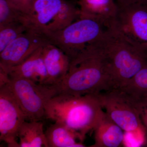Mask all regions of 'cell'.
I'll list each match as a JSON object with an SVG mask.
<instances>
[{
	"label": "cell",
	"instance_id": "cell-1",
	"mask_svg": "<svg viewBox=\"0 0 147 147\" xmlns=\"http://www.w3.org/2000/svg\"><path fill=\"white\" fill-rule=\"evenodd\" d=\"M96 42L70 60L65 77L57 86L59 94L81 96L115 89L107 61Z\"/></svg>",
	"mask_w": 147,
	"mask_h": 147
},
{
	"label": "cell",
	"instance_id": "cell-2",
	"mask_svg": "<svg viewBox=\"0 0 147 147\" xmlns=\"http://www.w3.org/2000/svg\"><path fill=\"white\" fill-rule=\"evenodd\" d=\"M102 110L98 94L75 96L60 93L47 102L45 117L69 129L82 143L94 129Z\"/></svg>",
	"mask_w": 147,
	"mask_h": 147
},
{
	"label": "cell",
	"instance_id": "cell-3",
	"mask_svg": "<svg viewBox=\"0 0 147 147\" xmlns=\"http://www.w3.org/2000/svg\"><path fill=\"white\" fill-rule=\"evenodd\" d=\"M96 43L107 61L115 88L123 86L147 63V52L137 48L112 27Z\"/></svg>",
	"mask_w": 147,
	"mask_h": 147
},
{
	"label": "cell",
	"instance_id": "cell-4",
	"mask_svg": "<svg viewBox=\"0 0 147 147\" xmlns=\"http://www.w3.org/2000/svg\"><path fill=\"white\" fill-rule=\"evenodd\" d=\"M102 109L124 131L135 135L141 145L147 141V133L131 97L119 88L98 94Z\"/></svg>",
	"mask_w": 147,
	"mask_h": 147
},
{
	"label": "cell",
	"instance_id": "cell-5",
	"mask_svg": "<svg viewBox=\"0 0 147 147\" xmlns=\"http://www.w3.org/2000/svg\"><path fill=\"white\" fill-rule=\"evenodd\" d=\"M106 27L99 21L79 18L61 30L45 33L52 44L57 46L70 60L102 36Z\"/></svg>",
	"mask_w": 147,
	"mask_h": 147
},
{
	"label": "cell",
	"instance_id": "cell-6",
	"mask_svg": "<svg viewBox=\"0 0 147 147\" xmlns=\"http://www.w3.org/2000/svg\"><path fill=\"white\" fill-rule=\"evenodd\" d=\"M6 84L16 98L27 121H40L45 117L47 102L59 94L56 85L41 84L24 78H10Z\"/></svg>",
	"mask_w": 147,
	"mask_h": 147
},
{
	"label": "cell",
	"instance_id": "cell-7",
	"mask_svg": "<svg viewBox=\"0 0 147 147\" xmlns=\"http://www.w3.org/2000/svg\"><path fill=\"white\" fill-rule=\"evenodd\" d=\"M110 26L135 47L147 52V3L118 6Z\"/></svg>",
	"mask_w": 147,
	"mask_h": 147
},
{
	"label": "cell",
	"instance_id": "cell-8",
	"mask_svg": "<svg viewBox=\"0 0 147 147\" xmlns=\"http://www.w3.org/2000/svg\"><path fill=\"white\" fill-rule=\"evenodd\" d=\"M26 117L8 86L0 87V140L9 147H19V129Z\"/></svg>",
	"mask_w": 147,
	"mask_h": 147
},
{
	"label": "cell",
	"instance_id": "cell-9",
	"mask_svg": "<svg viewBox=\"0 0 147 147\" xmlns=\"http://www.w3.org/2000/svg\"><path fill=\"white\" fill-rule=\"evenodd\" d=\"M50 43L44 33L28 30L0 53V68L7 73L11 67L21 63L38 48Z\"/></svg>",
	"mask_w": 147,
	"mask_h": 147
},
{
	"label": "cell",
	"instance_id": "cell-10",
	"mask_svg": "<svg viewBox=\"0 0 147 147\" xmlns=\"http://www.w3.org/2000/svg\"><path fill=\"white\" fill-rule=\"evenodd\" d=\"M65 0H34L24 13V24L28 30L42 33L50 30L65 2Z\"/></svg>",
	"mask_w": 147,
	"mask_h": 147
},
{
	"label": "cell",
	"instance_id": "cell-11",
	"mask_svg": "<svg viewBox=\"0 0 147 147\" xmlns=\"http://www.w3.org/2000/svg\"><path fill=\"white\" fill-rule=\"evenodd\" d=\"M42 55L47 71V84L59 85L68 72L69 58L60 48L52 43L42 47Z\"/></svg>",
	"mask_w": 147,
	"mask_h": 147
},
{
	"label": "cell",
	"instance_id": "cell-12",
	"mask_svg": "<svg viewBox=\"0 0 147 147\" xmlns=\"http://www.w3.org/2000/svg\"><path fill=\"white\" fill-rule=\"evenodd\" d=\"M42 47L38 48L21 63L11 67L7 72L9 78H24L47 84V75L42 57Z\"/></svg>",
	"mask_w": 147,
	"mask_h": 147
},
{
	"label": "cell",
	"instance_id": "cell-13",
	"mask_svg": "<svg viewBox=\"0 0 147 147\" xmlns=\"http://www.w3.org/2000/svg\"><path fill=\"white\" fill-rule=\"evenodd\" d=\"M94 143L91 147H118L125 139L123 130L102 110L94 128Z\"/></svg>",
	"mask_w": 147,
	"mask_h": 147
},
{
	"label": "cell",
	"instance_id": "cell-14",
	"mask_svg": "<svg viewBox=\"0 0 147 147\" xmlns=\"http://www.w3.org/2000/svg\"><path fill=\"white\" fill-rule=\"evenodd\" d=\"M79 18H88L100 22L106 28L115 18L118 6L115 0H78Z\"/></svg>",
	"mask_w": 147,
	"mask_h": 147
},
{
	"label": "cell",
	"instance_id": "cell-15",
	"mask_svg": "<svg viewBox=\"0 0 147 147\" xmlns=\"http://www.w3.org/2000/svg\"><path fill=\"white\" fill-rule=\"evenodd\" d=\"M48 147H85L79 137L69 129L55 122L45 131Z\"/></svg>",
	"mask_w": 147,
	"mask_h": 147
},
{
	"label": "cell",
	"instance_id": "cell-16",
	"mask_svg": "<svg viewBox=\"0 0 147 147\" xmlns=\"http://www.w3.org/2000/svg\"><path fill=\"white\" fill-rule=\"evenodd\" d=\"M17 137L19 147H48L40 121H25L19 129Z\"/></svg>",
	"mask_w": 147,
	"mask_h": 147
},
{
	"label": "cell",
	"instance_id": "cell-17",
	"mask_svg": "<svg viewBox=\"0 0 147 147\" xmlns=\"http://www.w3.org/2000/svg\"><path fill=\"white\" fill-rule=\"evenodd\" d=\"M120 89L131 96L147 93V63Z\"/></svg>",
	"mask_w": 147,
	"mask_h": 147
},
{
	"label": "cell",
	"instance_id": "cell-18",
	"mask_svg": "<svg viewBox=\"0 0 147 147\" xmlns=\"http://www.w3.org/2000/svg\"><path fill=\"white\" fill-rule=\"evenodd\" d=\"M24 16V12L18 6L9 0H0V26L14 22L23 23Z\"/></svg>",
	"mask_w": 147,
	"mask_h": 147
},
{
	"label": "cell",
	"instance_id": "cell-19",
	"mask_svg": "<svg viewBox=\"0 0 147 147\" xmlns=\"http://www.w3.org/2000/svg\"><path fill=\"white\" fill-rule=\"evenodd\" d=\"M28 30L27 26L21 22H14L0 26V53Z\"/></svg>",
	"mask_w": 147,
	"mask_h": 147
},
{
	"label": "cell",
	"instance_id": "cell-20",
	"mask_svg": "<svg viewBox=\"0 0 147 147\" xmlns=\"http://www.w3.org/2000/svg\"><path fill=\"white\" fill-rule=\"evenodd\" d=\"M129 96L133 100L142 124L147 133V93L135 96Z\"/></svg>",
	"mask_w": 147,
	"mask_h": 147
},
{
	"label": "cell",
	"instance_id": "cell-21",
	"mask_svg": "<svg viewBox=\"0 0 147 147\" xmlns=\"http://www.w3.org/2000/svg\"><path fill=\"white\" fill-rule=\"evenodd\" d=\"M118 6H124L138 3H147V0H115Z\"/></svg>",
	"mask_w": 147,
	"mask_h": 147
},
{
	"label": "cell",
	"instance_id": "cell-22",
	"mask_svg": "<svg viewBox=\"0 0 147 147\" xmlns=\"http://www.w3.org/2000/svg\"><path fill=\"white\" fill-rule=\"evenodd\" d=\"M10 80L8 74L0 68V87L8 84Z\"/></svg>",
	"mask_w": 147,
	"mask_h": 147
},
{
	"label": "cell",
	"instance_id": "cell-23",
	"mask_svg": "<svg viewBox=\"0 0 147 147\" xmlns=\"http://www.w3.org/2000/svg\"><path fill=\"white\" fill-rule=\"evenodd\" d=\"M34 1V0H20L21 7L24 13L28 11Z\"/></svg>",
	"mask_w": 147,
	"mask_h": 147
},
{
	"label": "cell",
	"instance_id": "cell-24",
	"mask_svg": "<svg viewBox=\"0 0 147 147\" xmlns=\"http://www.w3.org/2000/svg\"><path fill=\"white\" fill-rule=\"evenodd\" d=\"M9 1L21 7L20 0H9Z\"/></svg>",
	"mask_w": 147,
	"mask_h": 147
}]
</instances>
